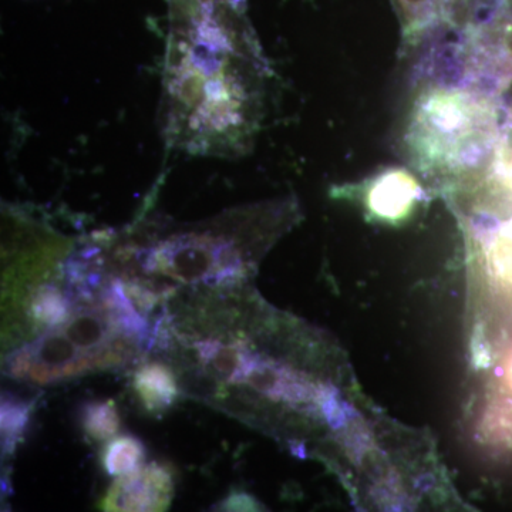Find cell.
<instances>
[{
    "mask_svg": "<svg viewBox=\"0 0 512 512\" xmlns=\"http://www.w3.org/2000/svg\"><path fill=\"white\" fill-rule=\"evenodd\" d=\"M70 299L53 285H43L32 296L30 312L42 325H64L70 319Z\"/></svg>",
    "mask_w": 512,
    "mask_h": 512,
    "instance_id": "cell-10",
    "label": "cell"
},
{
    "mask_svg": "<svg viewBox=\"0 0 512 512\" xmlns=\"http://www.w3.org/2000/svg\"><path fill=\"white\" fill-rule=\"evenodd\" d=\"M30 413H32V404L3 394L2 407H0L3 454L13 453L18 447L19 440L28 429Z\"/></svg>",
    "mask_w": 512,
    "mask_h": 512,
    "instance_id": "cell-9",
    "label": "cell"
},
{
    "mask_svg": "<svg viewBox=\"0 0 512 512\" xmlns=\"http://www.w3.org/2000/svg\"><path fill=\"white\" fill-rule=\"evenodd\" d=\"M164 131L170 147L237 156L261 120L265 67L234 0H170Z\"/></svg>",
    "mask_w": 512,
    "mask_h": 512,
    "instance_id": "cell-1",
    "label": "cell"
},
{
    "mask_svg": "<svg viewBox=\"0 0 512 512\" xmlns=\"http://www.w3.org/2000/svg\"><path fill=\"white\" fill-rule=\"evenodd\" d=\"M222 511H256L258 510V503L251 497V495L245 493H237L234 491L227 500L222 501Z\"/></svg>",
    "mask_w": 512,
    "mask_h": 512,
    "instance_id": "cell-13",
    "label": "cell"
},
{
    "mask_svg": "<svg viewBox=\"0 0 512 512\" xmlns=\"http://www.w3.org/2000/svg\"><path fill=\"white\" fill-rule=\"evenodd\" d=\"M83 427L94 440L111 439L120 429L119 413L111 402L87 404Z\"/></svg>",
    "mask_w": 512,
    "mask_h": 512,
    "instance_id": "cell-12",
    "label": "cell"
},
{
    "mask_svg": "<svg viewBox=\"0 0 512 512\" xmlns=\"http://www.w3.org/2000/svg\"><path fill=\"white\" fill-rule=\"evenodd\" d=\"M402 16L404 36L416 42L421 33L443 19L456 18L466 12L467 0H394Z\"/></svg>",
    "mask_w": 512,
    "mask_h": 512,
    "instance_id": "cell-5",
    "label": "cell"
},
{
    "mask_svg": "<svg viewBox=\"0 0 512 512\" xmlns=\"http://www.w3.org/2000/svg\"><path fill=\"white\" fill-rule=\"evenodd\" d=\"M136 259L146 272L160 271L184 284L224 286L241 272L234 242L222 232H183L164 239L156 248L138 249Z\"/></svg>",
    "mask_w": 512,
    "mask_h": 512,
    "instance_id": "cell-2",
    "label": "cell"
},
{
    "mask_svg": "<svg viewBox=\"0 0 512 512\" xmlns=\"http://www.w3.org/2000/svg\"><path fill=\"white\" fill-rule=\"evenodd\" d=\"M144 460V447L134 437H119L111 441L104 454V467L110 476H126L141 467Z\"/></svg>",
    "mask_w": 512,
    "mask_h": 512,
    "instance_id": "cell-11",
    "label": "cell"
},
{
    "mask_svg": "<svg viewBox=\"0 0 512 512\" xmlns=\"http://www.w3.org/2000/svg\"><path fill=\"white\" fill-rule=\"evenodd\" d=\"M420 185L406 170L384 171L370 181L366 204L376 218L383 221H402L419 201Z\"/></svg>",
    "mask_w": 512,
    "mask_h": 512,
    "instance_id": "cell-4",
    "label": "cell"
},
{
    "mask_svg": "<svg viewBox=\"0 0 512 512\" xmlns=\"http://www.w3.org/2000/svg\"><path fill=\"white\" fill-rule=\"evenodd\" d=\"M198 355L205 365L210 366L217 375L227 377L229 382L238 383L247 353L234 346H224L218 340H205L197 343Z\"/></svg>",
    "mask_w": 512,
    "mask_h": 512,
    "instance_id": "cell-8",
    "label": "cell"
},
{
    "mask_svg": "<svg viewBox=\"0 0 512 512\" xmlns=\"http://www.w3.org/2000/svg\"><path fill=\"white\" fill-rule=\"evenodd\" d=\"M173 497L170 474L158 464L121 476L107 495L104 510L163 511Z\"/></svg>",
    "mask_w": 512,
    "mask_h": 512,
    "instance_id": "cell-3",
    "label": "cell"
},
{
    "mask_svg": "<svg viewBox=\"0 0 512 512\" xmlns=\"http://www.w3.org/2000/svg\"><path fill=\"white\" fill-rule=\"evenodd\" d=\"M136 389L150 410H161L171 406L178 394L173 373L158 363L143 367L137 373Z\"/></svg>",
    "mask_w": 512,
    "mask_h": 512,
    "instance_id": "cell-7",
    "label": "cell"
},
{
    "mask_svg": "<svg viewBox=\"0 0 512 512\" xmlns=\"http://www.w3.org/2000/svg\"><path fill=\"white\" fill-rule=\"evenodd\" d=\"M63 326L62 332L64 335L83 352L94 350V352L103 353L113 349L126 352L127 346L123 340H117L113 345L107 346L114 328H117L110 315L106 320L103 316L96 315V313H79V315L67 320Z\"/></svg>",
    "mask_w": 512,
    "mask_h": 512,
    "instance_id": "cell-6",
    "label": "cell"
}]
</instances>
